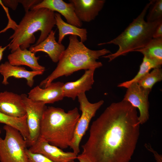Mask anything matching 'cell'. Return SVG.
I'll list each match as a JSON object with an SVG mask.
<instances>
[{
  "label": "cell",
  "instance_id": "obj_1",
  "mask_svg": "<svg viewBox=\"0 0 162 162\" xmlns=\"http://www.w3.org/2000/svg\"><path fill=\"white\" fill-rule=\"evenodd\" d=\"M138 118L128 102L112 103L92 123L82 153L91 162H129L140 135Z\"/></svg>",
  "mask_w": 162,
  "mask_h": 162
},
{
  "label": "cell",
  "instance_id": "obj_2",
  "mask_svg": "<svg viewBox=\"0 0 162 162\" xmlns=\"http://www.w3.org/2000/svg\"><path fill=\"white\" fill-rule=\"evenodd\" d=\"M69 39L68 45L60 56L56 67L41 81L38 85L40 87L44 88L56 79L68 76L80 70L99 68L103 64L97 60L101 56L111 53L106 49L93 50L88 48L78 40L76 36L70 35Z\"/></svg>",
  "mask_w": 162,
  "mask_h": 162
},
{
  "label": "cell",
  "instance_id": "obj_3",
  "mask_svg": "<svg viewBox=\"0 0 162 162\" xmlns=\"http://www.w3.org/2000/svg\"><path fill=\"white\" fill-rule=\"evenodd\" d=\"M80 115L77 107L66 112L60 108L46 107L41 119L40 137L61 149L70 147Z\"/></svg>",
  "mask_w": 162,
  "mask_h": 162
},
{
  "label": "cell",
  "instance_id": "obj_4",
  "mask_svg": "<svg viewBox=\"0 0 162 162\" xmlns=\"http://www.w3.org/2000/svg\"><path fill=\"white\" fill-rule=\"evenodd\" d=\"M54 12L46 8L30 10L26 12L19 24L13 30V34L9 37L11 39L8 44L11 53L18 47L27 49L35 42L34 34L40 31V34L36 43L37 45L44 40L48 36L56 25Z\"/></svg>",
  "mask_w": 162,
  "mask_h": 162
},
{
  "label": "cell",
  "instance_id": "obj_5",
  "mask_svg": "<svg viewBox=\"0 0 162 162\" xmlns=\"http://www.w3.org/2000/svg\"><path fill=\"white\" fill-rule=\"evenodd\" d=\"M150 4L149 2L146 4L140 14L118 36L108 42L98 44V46L113 44L118 47L115 53L102 57L108 58L109 62H111L120 56L143 47L153 38L155 30L162 20L152 22L145 20Z\"/></svg>",
  "mask_w": 162,
  "mask_h": 162
},
{
  "label": "cell",
  "instance_id": "obj_6",
  "mask_svg": "<svg viewBox=\"0 0 162 162\" xmlns=\"http://www.w3.org/2000/svg\"><path fill=\"white\" fill-rule=\"evenodd\" d=\"M4 139L0 137V162H29L26 151L27 142L17 130L5 125Z\"/></svg>",
  "mask_w": 162,
  "mask_h": 162
},
{
  "label": "cell",
  "instance_id": "obj_7",
  "mask_svg": "<svg viewBox=\"0 0 162 162\" xmlns=\"http://www.w3.org/2000/svg\"><path fill=\"white\" fill-rule=\"evenodd\" d=\"M77 97L82 113L76 124L74 138L70 147L73 152L77 155L80 152V142L88 129L91 119L104 103L103 100L95 103H90L85 93L80 94Z\"/></svg>",
  "mask_w": 162,
  "mask_h": 162
},
{
  "label": "cell",
  "instance_id": "obj_8",
  "mask_svg": "<svg viewBox=\"0 0 162 162\" xmlns=\"http://www.w3.org/2000/svg\"><path fill=\"white\" fill-rule=\"evenodd\" d=\"M22 94L27 115L26 122L29 135L27 145L31 147L40 137L41 122L47 106L41 102L35 101L29 98L26 94Z\"/></svg>",
  "mask_w": 162,
  "mask_h": 162
},
{
  "label": "cell",
  "instance_id": "obj_9",
  "mask_svg": "<svg viewBox=\"0 0 162 162\" xmlns=\"http://www.w3.org/2000/svg\"><path fill=\"white\" fill-rule=\"evenodd\" d=\"M151 91L140 86L137 82L134 83L127 88L123 99L139 110L138 119L140 124L145 123L149 119L148 97Z\"/></svg>",
  "mask_w": 162,
  "mask_h": 162
},
{
  "label": "cell",
  "instance_id": "obj_10",
  "mask_svg": "<svg viewBox=\"0 0 162 162\" xmlns=\"http://www.w3.org/2000/svg\"><path fill=\"white\" fill-rule=\"evenodd\" d=\"M31 152L43 155L54 162H74L77 155L73 152H65L39 137L28 149Z\"/></svg>",
  "mask_w": 162,
  "mask_h": 162
},
{
  "label": "cell",
  "instance_id": "obj_11",
  "mask_svg": "<svg viewBox=\"0 0 162 162\" xmlns=\"http://www.w3.org/2000/svg\"><path fill=\"white\" fill-rule=\"evenodd\" d=\"M46 8L54 12L57 11L63 16L67 23L80 28L82 22L76 16L73 4L67 3L62 0H44L34 6L30 10Z\"/></svg>",
  "mask_w": 162,
  "mask_h": 162
},
{
  "label": "cell",
  "instance_id": "obj_12",
  "mask_svg": "<svg viewBox=\"0 0 162 162\" xmlns=\"http://www.w3.org/2000/svg\"><path fill=\"white\" fill-rule=\"evenodd\" d=\"M64 84L59 81L52 82L44 88L37 86L28 93V97L33 100L41 102L45 104H53L62 100L64 97L62 89Z\"/></svg>",
  "mask_w": 162,
  "mask_h": 162
},
{
  "label": "cell",
  "instance_id": "obj_13",
  "mask_svg": "<svg viewBox=\"0 0 162 162\" xmlns=\"http://www.w3.org/2000/svg\"><path fill=\"white\" fill-rule=\"evenodd\" d=\"M0 112L15 118L25 116L26 112L22 94L7 91L0 92Z\"/></svg>",
  "mask_w": 162,
  "mask_h": 162
},
{
  "label": "cell",
  "instance_id": "obj_14",
  "mask_svg": "<svg viewBox=\"0 0 162 162\" xmlns=\"http://www.w3.org/2000/svg\"><path fill=\"white\" fill-rule=\"evenodd\" d=\"M75 14L81 21L89 22L94 20L103 8L104 0H70Z\"/></svg>",
  "mask_w": 162,
  "mask_h": 162
},
{
  "label": "cell",
  "instance_id": "obj_15",
  "mask_svg": "<svg viewBox=\"0 0 162 162\" xmlns=\"http://www.w3.org/2000/svg\"><path fill=\"white\" fill-rule=\"evenodd\" d=\"M94 69L85 70L84 74L79 79L64 84L62 89L64 97L70 98L74 100L82 93L89 91L92 88L94 80Z\"/></svg>",
  "mask_w": 162,
  "mask_h": 162
},
{
  "label": "cell",
  "instance_id": "obj_16",
  "mask_svg": "<svg viewBox=\"0 0 162 162\" xmlns=\"http://www.w3.org/2000/svg\"><path fill=\"white\" fill-rule=\"evenodd\" d=\"M44 72L28 71L23 67L12 65L8 61H6L0 65V73L3 77L2 83L5 85L9 84L8 79L10 77H13L17 79H26L28 86L32 87L34 83V77L42 75Z\"/></svg>",
  "mask_w": 162,
  "mask_h": 162
},
{
  "label": "cell",
  "instance_id": "obj_17",
  "mask_svg": "<svg viewBox=\"0 0 162 162\" xmlns=\"http://www.w3.org/2000/svg\"><path fill=\"white\" fill-rule=\"evenodd\" d=\"M35 53L27 49L22 50L18 47L8 56V62L13 65H26L32 70L44 71L45 67L40 65L38 62L40 56H36Z\"/></svg>",
  "mask_w": 162,
  "mask_h": 162
},
{
  "label": "cell",
  "instance_id": "obj_18",
  "mask_svg": "<svg viewBox=\"0 0 162 162\" xmlns=\"http://www.w3.org/2000/svg\"><path fill=\"white\" fill-rule=\"evenodd\" d=\"M55 33V31L52 30L44 40L37 45L31 46L29 50L34 53L39 52H45L53 62H58L65 48L62 44H59L56 41Z\"/></svg>",
  "mask_w": 162,
  "mask_h": 162
},
{
  "label": "cell",
  "instance_id": "obj_19",
  "mask_svg": "<svg viewBox=\"0 0 162 162\" xmlns=\"http://www.w3.org/2000/svg\"><path fill=\"white\" fill-rule=\"evenodd\" d=\"M56 25L58 30V42L62 44L64 37L68 35H75L79 37L80 41L82 43L87 40V32L86 29L78 27L64 21L60 14L55 13Z\"/></svg>",
  "mask_w": 162,
  "mask_h": 162
},
{
  "label": "cell",
  "instance_id": "obj_20",
  "mask_svg": "<svg viewBox=\"0 0 162 162\" xmlns=\"http://www.w3.org/2000/svg\"><path fill=\"white\" fill-rule=\"evenodd\" d=\"M162 64V38H153L143 47L135 50Z\"/></svg>",
  "mask_w": 162,
  "mask_h": 162
},
{
  "label": "cell",
  "instance_id": "obj_21",
  "mask_svg": "<svg viewBox=\"0 0 162 162\" xmlns=\"http://www.w3.org/2000/svg\"><path fill=\"white\" fill-rule=\"evenodd\" d=\"M27 115L21 118L7 116L0 112V123L12 127L17 130L27 142L29 135L26 122Z\"/></svg>",
  "mask_w": 162,
  "mask_h": 162
},
{
  "label": "cell",
  "instance_id": "obj_22",
  "mask_svg": "<svg viewBox=\"0 0 162 162\" xmlns=\"http://www.w3.org/2000/svg\"><path fill=\"white\" fill-rule=\"evenodd\" d=\"M162 64L144 56L140 66L139 70L135 76L131 80L118 84V86L128 88L131 84L137 82L152 69L161 68Z\"/></svg>",
  "mask_w": 162,
  "mask_h": 162
},
{
  "label": "cell",
  "instance_id": "obj_23",
  "mask_svg": "<svg viewBox=\"0 0 162 162\" xmlns=\"http://www.w3.org/2000/svg\"><path fill=\"white\" fill-rule=\"evenodd\" d=\"M162 80V69L161 68L153 69L141 78L137 82L142 87L152 90L153 86Z\"/></svg>",
  "mask_w": 162,
  "mask_h": 162
},
{
  "label": "cell",
  "instance_id": "obj_24",
  "mask_svg": "<svg viewBox=\"0 0 162 162\" xmlns=\"http://www.w3.org/2000/svg\"><path fill=\"white\" fill-rule=\"evenodd\" d=\"M150 2L146 21L152 22L162 20V0H152Z\"/></svg>",
  "mask_w": 162,
  "mask_h": 162
},
{
  "label": "cell",
  "instance_id": "obj_25",
  "mask_svg": "<svg viewBox=\"0 0 162 162\" xmlns=\"http://www.w3.org/2000/svg\"><path fill=\"white\" fill-rule=\"evenodd\" d=\"M26 152L29 162H54L42 154L32 153L28 149Z\"/></svg>",
  "mask_w": 162,
  "mask_h": 162
},
{
  "label": "cell",
  "instance_id": "obj_26",
  "mask_svg": "<svg viewBox=\"0 0 162 162\" xmlns=\"http://www.w3.org/2000/svg\"><path fill=\"white\" fill-rule=\"evenodd\" d=\"M42 0H18V2L22 5L25 12L29 11V9L34 5L40 2Z\"/></svg>",
  "mask_w": 162,
  "mask_h": 162
},
{
  "label": "cell",
  "instance_id": "obj_27",
  "mask_svg": "<svg viewBox=\"0 0 162 162\" xmlns=\"http://www.w3.org/2000/svg\"><path fill=\"white\" fill-rule=\"evenodd\" d=\"M2 2L5 6L8 7L13 10H15L18 4V0H3Z\"/></svg>",
  "mask_w": 162,
  "mask_h": 162
},
{
  "label": "cell",
  "instance_id": "obj_28",
  "mask_svg": "<svg viewBox=\"0 0 162 162\" xmlns=\"http://www.w3.org/2000/svg\"><path fill=\"white\" fill-rule=\"evenodd\" d=\"M153 38H162V22L156 27L153 35Z\"/></svg>",
  "mask_w": 162,
  "mask_h": 162
},
{
  "label": "cell",
  "instance_id": "obj_29",
  "mask_svg": "<svg viewBox=\"0 0 162 162\" xmlns=\"http://www.w3.org/2000/svg\"><path fill=\"white\" fill-rule=\"evenodd\" d=\"M146 146L149 150L153 153L156 162H162V156L161 155L159 154L156 152L154 150L151 148V146H149L148 145H146Z\"/></svg>",
  "mask_w": 162,
  "mask_h": 162
},
{
  "label": "cell",
  "instance_id": "obj_30",
  "mask_svg": "<svg viewBox=\"0 0 162 162\" xmlns=\"http://www.w3.org/2000/svg\"><path fill=\"white\" fill-rule=\"evenodd\" d=\"M77 159L79 162H91L87 156L82 153L77 155Z\"/></svg>",
  "mask_w": 162,
  "mask_h": 162
},
{
  "label": "cell",
  "instance_id": "obj_31",
  "mask_svg": "<svg viewBox=\"0 0 162 162\" xmlns=\"http://www.w3.org/2000/svg\"><path fill=\"white\" fill-rule=\"evenodd\" d=\"M8 44L4 47H2V46H0V61L2 59L4 51L8 47Z\"/></svg>",
  "mask_w": 162,
  "mask_h": 162
},
{
  "label": "cell",
  "instance_id": "obj_32",
  "mask_svg": "<svg viewBox=\"0 0 162 162\" xmlns=\"http://www.w3.org/2000/svg\"><path fill=\"white\" fill-rule=\"evenodd\" d=\"M1 133V130H0V134Z\"/></svg>",
  "mask_w": 162,
  "mask_h": 162
}]
</instances>
